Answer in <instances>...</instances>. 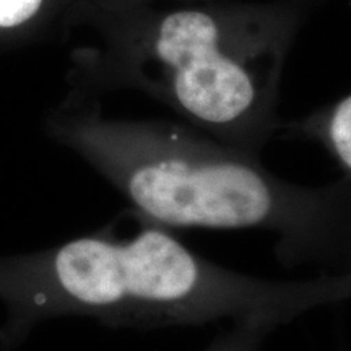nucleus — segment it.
Segmentation results:
<instances>
[{"label": "nucleus", "instance_id": "1", "mask_svg": "<svg viewBox=\"0 0 351 351\" xmlns=\"http://www.w3.org/2000/svg\"><path fill=\"white\" fill-rule=\"evenodd\" d=\"M116 225L39 251L0 256V350L34 328L86 317L109 328L155 330L261 320L280 328L320 307L351 301V271L274 280L208 261L171 228L129 210Z\"/></svg>", "mask_w": 351, "mask_h": 351}, {"label": "nucleus", "instance_id": "2", "mask_svg": "<svg viewBox=\"0 0 351 351\" xmlns=\"http://www.w3.org/2000/svg\"><path fill=\"white\" fill-rule=\"evenodd\" d=\"M47 134L158 225L265 232L289 270L351 271L348 174L320 186L291 182L239 148L95 116L54 114Z\"/></svg>", "mask_w": 351, "mask_h": 351}, {"label": "nucleus", "instance_id": "3", "mask_svg": "<svg viewBox=\"0 0 351 351\" xmlns=\"http://www.w3.org/2000/svg\"><path fill=\"white\" fill-rule=\"evenodd\" d=\"M215 21L202 12H178L163 20L153 54L163 70L169 98L189 117L232 140V147L257 156L254 130L261 90L239 60L218 46Z\"/></svg>", "mask_w": 351, "mask_h": 351}, {"label": "nucleus", "instance_id": "4", "mask_svg": "<svg viewBox=\"0 0 351 351\" xmlns=\"http://www.w3.org/2000/svg\"><path fill=\"white\" fill-rule=\"evenodd\" d=\"M47 0H0V52L29 39Z\"/></svg>", "mask_w": 351, "mask_h": 351}, {"label": "nucleus", "instance_id": "5", "mask_svg": "<svg viewBox=\"0 0 351 351\" xmlns=\"http://www.w3.org/2000/svg\"><path fill=\"white\" fill-rule=\"evenodd\" d=\"M343 174L351 176V95L330 109L317 130Z\"/></svg>", "mask_w": 351, "mask_h": 351}, {"label": "nucleus", "instance_id": "6", "mask_svg": "<svg viewBox=\"0 0 351 351\" xmlns=\"http://www.w3.org/2000/svg\"><path fill=\"white\" fill-rule=\"evenodd\" d=\"M278 328L261 320L230 322L202 351H262L269 337Z\"/></svg>", "mask_w": 351, "mask_h": 351}]
</instances>
